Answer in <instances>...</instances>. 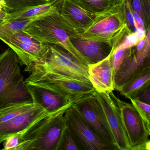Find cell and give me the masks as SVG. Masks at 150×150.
<instances>
[{
    "mask_svg": "<svg viewBox=\"0 0 150 150\" xmlns=\"http://www.w3.org/2000/svg\"><path fill=\"white\" fill-rule=\"evenodd\" d=\"M22 30L40 42L62 46L88 68L86 61L70 40L79 33L64 20L58 9L34 21Z\"/></svg>",
    "mask_w": 150,
    "mask_h": 150,
    "instance_id": "obj_1",
    "label": "cell"
},
{
    "mask_svg": "<svg viewBox=\"0 0 150 150\" xmlns=\"http://www.w3.org/2000/svg\"><path fill=\"white\" fill-rule=\"evenodd\" d=\"M69 107L49 115L19 134L20 143L14 150H57L66 126L64 115Z\"/></svg>",
    "mask_w": 150,
    "mask_h": 150,
    "instance_id": "obj_2",
    "label": "cell"
},
{
    "mask_svg": "<svg viewBox=\"0 0 150 150\" xmlns=\"http://www.w3.org/2000/svg\"><path fill=\"white\" fill-rule=\"evenodd\" d=\"M21 65L19 58L10 48L0 53V109L28 99Z\"/></svg>",
    "mask_w": 150,
    "mask_h": 150,
    "instance_id": "obj_3",
    "label": "cell"
},
{
    "mask_svg": "<svg viewBox=\"0 0 150 150\" xmlns=\"http://www.w3.org/2000/svg\"><path fill=\"white\" fill-rule=\"evenodd\" d=\"M42 58L34 64L28 71L52 73L83 81L90 82L88 67L81 64L62 46L51 44Z\"/></svg>",
    "mask_w": 150,
    "mask_h": 150,
    "instance_id": "obj_4",
    "label": "cell"
},
{
    "mask_svg": "<svg viewBox=\"0 0 150 150\" xmlns=\"http://www.w3.org/2000/svg\"><path fill=\"white\" fill-rule=\"evenodd\" d=\"M25 83H34L46 88L74 103L95 91L90 82L83 81L52 73L31 72Z\"/></svg>",
    "mask_w": 150,
    "mask_h": 150,
    "instance_id": "obj_5",
    "label": "cell"
},
{
    "mask_svg": "<svg viewBox=\"0 0 150 150\" xmlns=\"http://www.w3.org/2000/svg\"><path fill=\"white\" fill-rule=\"evenodd\" d=\"M0 40L12 49L19 58L24 71L40 61L46 53L48 44L40 42L23 30L13 31L0 26Z\"/></svg>",
    "mask_w": 150,
    "mask_h": 150,
    "instance_id": "obj_6",
    "label": "cell"
},
{
    "mask_svg": "<svg viewBox=\"0 0 150 150\" xmlns=\"http://www.w3.org/2000/svg\"><path fill=\"white\" fill-rule=\"evenodd\" d=\"M72 106L110 150H118L104 110L94 93L81 98Z\"/></svg>",
    "mask_w": 150,
    "mask_h": 150,
    "instance_id": "obj_7",
    "label": "cell"
},
{
    "mask_svg": "<svg viewBox=\"0 0 150 150\" xmlns=\"http://www.w3.org/2000/svg\"><path fill=\"white\" fill-rule=\"evenodd\" d=\"M110 96L119 108L131 150L149 139L150 126L141 117L132 103L121 100L110 91Z\"/></svg>",
    "mask_w": 150,
    "mask_h": 150,
    "instance_id": "obj_8",
    "label": "cell"
},
{
    "mask_svg": "<svg viewBox=\"0 0 150 150\" xmlns=\"http://www.w3.org/2000/svg\"><path fill=\"white\" fill-rule=\"evenodd\" d=\"M64 116L80 150H110L72 106L67 110Z\"/></svg>",
    "mask_w": 150,
    "mask_h": 150,
    "instance_id": "obj_9",
    "label": "cell"
},
{
    "mask_svg": "<svg viewBox=\"0 0 150 150\" xmlns=\"http://www.w3.org/2000/svg\"><path fill=\"white\" fill-rule=\"evenodd\" d=\"M126 27L121 5L106 13L97 15L94 23L81 35L98 40L113 39Z\"/></svg>",
    "mask_w": 150,
    "mask_h": 150,
    "instance_id": "obj_10",
    "label": "cell"
},
{
    "mask_svg": "<svg viewBox=\"0 0 150 150\" xmlns=\"http://www.w3.org/2000/svg\"><path fill=\"white\" fill-rule=\"evenodd\" d=\"M121 37L120 32L111 40H98L84 38L78 33L70 38V40L89 66L102 61L110 55Z\"/></svg>",
    "mask_w": 150,
    "mask_h": 150,
    "instance_id": "obj_11",
    "label": "cell"
},
{
    "mask_svg": "<svg viewBox=\"0 0 150 150\" xmlns=\"http://www.w3.org/2000/svg\"><path fill=\"white\" fill-rule=\"evenodd\" d=\"M94 94L104 110L118 150H131L119 108L111 98L109 92L100 93L95 90Z\"/></svg>",
    "mask_w": 150,
    "mask_h": 150,
    "instance_id": "obj_12",
    "label": "cell"
},
{
    "mask_svg": "<svg viewBox=\"0 0 150 150\" xmlns=\"http://www.w3.org/2000/svg\"><path fill=\"white\" fill-rule=\"evenodd\" d=\"M49 115L50 114L46 110L36 105L34 108L23 114L1 123L0 144L10 136L23 133L37 122Z\"/></svg>",
    "mask_w": 150,
    "mask_h": 150,
    "instance_id": "obj_13",
    "label": "cell"
},
{
    "mask_svg": "<svg viewBox=\"0 0 150 150\" xmlns=\"http://www.w3.org/2000/svg\"><path fill=\"white\" fill-rule=\"evenodd\" d=\"M24 83L31 95L33 102L50 115L70 107L74 103L44 87L34 83Z\"/></svg>",
    "mask_w": 150,
    "mask_h": 150,
    "instance_id": "obj_14",
    "label": "cell"
},
{
    "mask_svg": "<svg viewBox=\"0 0 150 150\" xmlns=\"http://www.w3.org/2000/svg\"><path fill=\"white\" fill-rule=\"evenodd\" d=\"M57 8L64 20L80 35L94 23L97 16L84 10L74 0H59Z\"/></svg>",
    "mask_w": 150,
    "mask_h": 150,
    "instance_id": "obj_15",
    "label": "cell"
},
{
    "mask_svg": "<svg viewBox=\"0 0 150 150\" xmlns=\"http://www.w3.org/2000/svg\"><path fill=\"white\" fill-rule=\"evenodd\" d=\"M148 69H150V57L144 59L138 57L132 47L131 53L122 62L114 76V88L117 90L132 78Z\"/></svg>",
    "mask_w": 150,
    "mask_h": 150,
    "instance_id": "obj_16",
    "label": "cell"
},
{
    "mask_svg": "<svg viewBox=\"0 0 150 150\" xmlns=\"http://www.w3.org/2000/svg\"><path fill=\"white\" fill-rule=\"evenodd\" d=\"M88 73L89 81L96 91L102 93L115 90L111 53L102 61L89 65Z\"/></svg>",
    "mask_w": 150,
    "mask_h": 150,
    "instance_id": "obj_17",
    "label": "cell"
},
{
    "mask_svg": "<svg viewBox=\"0 0 150 150\" xmlns=\"http://www.w3.org/2000/svg\"><path fill=\"white\" fill-rule=\"evenodd\" d=\"M59 1V0H53L44 5L30 7L19 11L8 13L6 17L0 22H5L42 17L57 10V3Z\"/></svg>",
    "mask_w": 150,
    "mask_h": 150,
    "instance_id": "obj_18",
    "label": "cell"
},
{
    "mask_svg": "<svg viewBox=\"0 0 150 150\" xmlns=\"http://www.w3.org/2000/svg\"><path fill=\"white\" fill-rule=\"evenodd\" d=\"M150 84V69L140 73L117 89L121 95L133 99L139 91Z\"/></svg>",
    "mask_w": 150,
    "mask_h": 150,
    "instance_id": "obj_19",
    "label": "cell"
},
{
    "mask_svg": "<svg viewBox=\"0 0 150 150\" xmlns=\"http://www.w3.org/2000/svg\"><path fill=\"white\" fill-rule=\"evenodd\" d=\"M81 7L96 15L106 13L117 6L115 0H74Z\"/></svg>",
    "mask_w": 150,
    "mask_h": 150,
    "instance_id": "obj_20",
    "label": "cell"
},
{
    "mask_svg": "<svg viewBox=\"0 0 150 150\" xmlns=\"http://www.w3.org/2000/svg\"><path fill=\"white\" fill-rule=\"evenodd\" d=\"M36 105L33 102L9 103L0 109V123L23 114L34 108Z\"/></svg>",
    "mask_w": 150,
    "mask_h": 150,
    "instance_id": "obj_21",
    "label": "cell"
},
{
    "mask_svg": "<svg viewBox=\"0 0 150 150\" xmlns=\"http://www.w3.org/2000/svg\"><path fill=\"white\" fill-rule=\"evenodd\" d=\"M146 35V30L145 29H138L136 32L131 33L126 27L119 43L113 51L134 47L144 39Z\"/></svg>",
    "mask_w": 150,
    "mask_h": 150,
    "instance_id": "obj_22",
    "label": "cell"
},
{
    "mask_svg": "<svg viewBox=\"0 0 150 150\" xmlns=\"http://www.w3.org/2000/svg\"><path fill=\"white\" fill-rule=\"evenodd\" d=\"M132 11L137 13L144 22L145 28H150V0H127Z\"/></svg>",
    "mask_w": 150,
    "mask_h": 150,
    "instance_id": "obj_23",
    "label": "cell"
},
{
    "mask_svg": "<svg viewBox=\"0 0 150 150\" xmlns=\"http://www.w3.org/2000/svg\"><path fill=\"white\" fill-rule=\"evenodd\" d=\"M0 1L4 3L8 13L19 11L30 7L44 5L50 2L46 1L45 0H0Z\"/></svg>",
    "mask_w": 150,
    "mask_h": 150,
    "instance_id": "obj_24",
    "label": "cell"
},
{
    "mask_svg": "<svg viewBox=\"0 0 150 150\" xmlns=\"http://www.w3.org/2000/svg\"><path fill=\"white\" fill-rule=\"evenodd\" d=\"M57 150H80L74 137L67 125L61 136Z\"/></svg>",
    "mask_w": 150,
    "mask_h": 150,
    "instance_id": "obj_25",
    "label": "cell"
},
{
    "mask_svg": "<svg viewBox=\"0 0 150 150\" xmlns=\"http://www.w3.org/2000/svg\"><path fill=\"white\" fill-rule=\"evenodd\" d=\"M132 48L114 50L111 53V64L113 77L124 60L131 53Z\"/></svg>",
    "mask_w": 150,
    "mask_h": 150,
    "instance_id": "obj_26",
    "label": "cell"
},
{
    "mask_svg": "<svg viewBox=\"0 0 150 150\" xmlns=\"http://www.w3.org/2000/svg\"><path fill=\"white\" fill-rule=\"evenodd\" d=\"M120 5L122 10L125 21L127 29L130 33H134L137 29L135 24L132 10L131 9L128 1L127 0H125Z\"/></svg>",
    "mask_w": 150,
    "mask_h": 150,
    "instance_id": "obj_27",
    "label": "cell"
},
{
    "mask_svg": "<svg viewBox=\"0 0 150 150\" xmlns=\"http://www.w3.org/2000/svg\"><path fill=\"white\" fill-rule=\"evenodd\" d=\"M131 103L136 108L146 124L150 126V104L135 99H130Z\"/></svg>",
    "mask_w": 150,
    "mask_h": 150,
    "instance_id": "obj_28",
    "label": "cell"
},
{
    "mask_svg": "<svg viewBox=\"0 0 150 150\" xmlns=\"http://www.w3.org/2000/svg\"><path fill=\"white\" fill-rule=\"evenodd\" d=\"M20 138L18 134L8 137L3 144V150H14L20 143Z\"/></svg>",
    "mask_w": 150,
    "mask_h": 150,
    "instance_id": "obj_29",
    "label": "cell"
},
{
    "mask_svg": "<svg viewBox=\"0 0 150 150\" xmlns=\"http://www.w3.org/2000/svg\"><path fill=\"white\" fill-rule=\"evenodd\" d=\"M133 99L150 104V84L139 91Z\"/></svg>",
    "mask_w": 150,
    "mask_h": 150,
    "instance_id": "obj_30",
    "label": "cell"
},
{
    "mask_svg": "<svg viewBox=\"0 0 150 150\" xmlns=\"http://www.w3.org/2000/svg\"><path fill=\"white\" fill-rule=\"evenodd\" d=\"M132 13H133V16H134L135 24H136L137 29L140 28L145 29L144 22H143V20L141 19L140 16L137 13H135V12H133L132 11Z\"/></svg>",
    "mask_w": 150,
    "mask_h": 150,
    "instance_id": "obj_31",
    "label": "cell"
},
{
    "mask_svg": "<svg viewBox=\"0 0 150 150\" xmlns=\"http://www.w3.org/2000/svg\"><path fill=\"white\" fill-rule=\"evenodd\" d=\"M8 13L6 6L4 3L0 1V21L6 17Z\"/></svg>",
    "mask_w": 150,
    "mask_h": 150,
    "instance_id": "obj_32",
    "label": "cell"
},
{
    "mask_svg": "<svg viewBox=\"0 0 150 150\" xmlns=\"http://www.w3.org/2000/svg\"><path fill=\"white\" fill-rule=\"evenodd\" d=\"M135 150H150V139L138 146Z\"/></svg>",
    "mask_w": 150,
    "mask_h": 150,
    "instance_id": "obj_33",
    "label": "cell"
},
{
    "mask_svg": "<svg viewBox=\"0 0 150 150\" xmlns=\"http://www.w3.org/2000/svg\"><path fill=\"white\" fill-rule=\"evenodd\" d=\"M124 1L125 0H115V1H116L117 5H121Z\"/></svg>",
    "mask_w": 150,
    "mask_h": 150,
    "instance_id": "obj_34",
    "label": "cell"
},
{
    "mask_svg": "<svg viewBox=\"0 0 150 150\" xmlns=\"http://www.w3.org/2000/svg\"><path fill=\"white\" fill-rule=\"evenodd\" d=\"M46 1H48V2H49V1H52L53 0H45Z\"/></svg>",
    "mask_w": 150,
    "mask_h": 150,
    "instance_id": "obj_35",
    "label": "cell"
}]
</instances>
